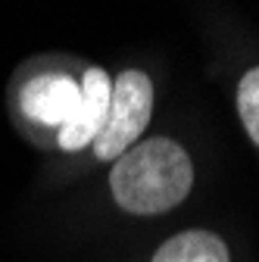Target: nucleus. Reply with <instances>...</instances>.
Returning a JSON list of instances; mask_svg holds the SVG:
<instances>
[{
  "label": "nucleus",
  "mask_w": 259,
  "mask_h": 262,
  "mask_svg": "<svg viewBox=\"0 0 259 262\" xmlns=\"http://www.w3.org/2000/svg\"><path fill=\"white\" fill-rule=\"evenodd\" d=\"M193 184V166L181 144L150 138L135 144L113 162L110 187L116 203L135 215H156L175 209Z\"/></svg>",
  "instance_id": "f257e3e1"
},
{
  "label": "nucleus",
  "mask_w": 259,
  "mask_h": 262,
  "mask_svg": "<svg viewBox=\"0 0 259 262\" xmlns=\"http://www.w3.org/2000/svg\"><path fill=\"white\" fill-rule=\"evenodd\" d=\"M153 113V84L144 72L128 69L113 81V97H110V113L100 128V135L94 138V156L97 159H119L138 144V135Z\"/></svg>",
  "instance_id": "f03ea898"
},
{
  "label": "nucleus",
  "mask_w": 259,
  "mask_h": 262,
  "mask_svg": "<svg viewBox=\"0 0 259 262\" xmlns=\"http://www.w3.org/2000/svg\"><path fill=\"white\" fill-rule=\"evenodd\" d=\"M110 97H113V78L100 66L88 69L84 78H81V100H78L72 119L62 125L59 135H56L62 150H81V147L94 144V138L100 135V128L106 122Z\"/></svg>",
  "instance_id": "7ed1b4c3"
},
{
  "label": "nucleus",
  "mask_w": 259,
  "mask_h": 262,
  "mask_svg": "<svg viewBox=\"0 0 259 262\" xmlns=\"http://www.w3.org/2000/svg\"><path fill=\"white\" fill-rule=\"evenodd\" d=\"M81 100V84L72 81L69 75H59V72H47L31 78L22 94H19V106L31 122H41V125H53L62 128L75 106Z\"/></svg>",
  "instance_id": "20e7f679"
},
{
  "label": "nucleus",
  "mask_w": 259,
  "mask_h": 262,
  "mask_svg": "<svg viewBox=\"0 0 259 262\" xmlns=\"http://www.w3.org/2000/svg\"><path fill=\"white\" fill-rule=\"evenodd\" d=\"M153 262H228V247L209 231H184L159 247Z\"/></svg>",
  "instance_id": "39448f33"
},
{
  "label": "nucleus",
  "mask_w": 259,
  "mask_h": 262,
  "mask_svg": "<svg viewBox=\"0 0 259 262\" xmlns=\"http://www.w3.org/2000/svg\"><path fill=\"white\" fill-rule=\"evenodd\" d=\"M238 113L244 119L247 135L259 147V66H256V69H250L241 78V84H238Z\"/></svg>",
  "instance_id": "423d86ee"
}]
</instances>
